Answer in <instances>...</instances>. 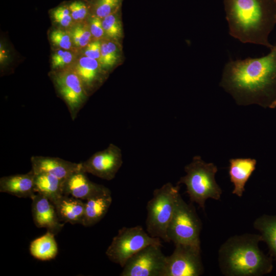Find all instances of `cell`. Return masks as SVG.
<instances>
[{"label": "cell", "instance_id": "cell-7", "mask_svg": "<svg viewBox=\"0 0 276 276\" xmlns=\"http://www.w3.org/2000/svg\"><path fill=\"white\" fill-rule=\"evenodd\" d=\"M150 245H162L161 239L151 237L140 225L124 226L113 238L105 254L111 262L123 267L131 257Z\"/></svg>", "mask_w": 276, "mask_h": 276}, {"label": "cell", "instance_id": "cell-10", "mask_svg": "<svg viewBox=\"0 0 276 276\" xmlns=\"http://www.w3.org/2000/svg\"><path fill=\"white\" fill-rule=\"evenodd\" d=\"M162 245L147 246L131 257L126 262L121 276H162L166 257Z\"/></svg>", "mask_w": 276, "mask_h": 276}, {"label": "cell", "instance_id": "cell-31", "mask_svg": "<svg viewBox=\"0 0 276 276\" xmlns=\"http://www.w3.org/2000/svg\"><path fill=\"white\" fill-rule=\"evenodd\" d=\"M102 19L94 15L91 20L90 30L92 35L96 38H101L104 33Z\"/></svg>", "mask_w": 276, "mask_h": 276}, {"label": "cell", "instance_id": "cell-22", "mask_svg": "<svg viewBox=\"0 0 276 276\" xmlns=\"http://www.w3.org/2000/svg\"><path fill=\"white\" fill-rule=\"evenodd\" d=\"M54 233L47 231L43 236L31 242L30 245V254L35 258L47 261L56 257L58 254V246Z\"/></svg>", "mask_w": 276, "mask_h": 276}, {"label": "cell", "instance_id": "cell-28", "mask_svg": "<svg viewBox=\"0 0 276 276\" xmlns=\"http://www.w3.org/2000/svg\"><path fill=\"white\" fill-rule=\"evenodd\" d=\"M52 15L55 21L63 27L68 26L72 21V17L68 6H60L54 9Z\"/></svg>", "mask_w": 276, "mask_h": 276}, {"label": "cell", "instance_id": "cell-29", "mask_svg": "<svg viewBox=\"0 0 276 276\" xmlns=\"http://www.w3.org/2000/svg\"><path fill=\"white\" fill-rule=\"evenodd\" d=\"M73 55L66 50H59L52 55V63L54 69H61L70 63Z\"/></svg>", "mask_w": 276, "mask_h": 276}, {"label": "cell", "instance_id": "cell-14", "mask_svg": "<svg viewBox=\"0 0 276 276\" xmlns=\"http://www.w3.org/2000/svg\"><path fill=\"white\" fill-rule=\"evenodd\" d=\"M30 160L31 169L35 173H47L63 181L81 169V163H73L56 157L34 155Z\"/></svg>", "mask_w": 276, "mask_h": 276}, {"label": "cell", "instance_id": "cell-9", "mask_svg": "<svg viewBox=\"0 0 276 276\" xmlns=\"http://www.w3.org/2000/svg\"><path fill=\"white\" fill-rule=\"evenodd\" d=\"M52 77L57 91L65 103L74 121L88 97L83 83L74 70L56 72Z\"/></svg>", "mask_w": 276, "mask_h": 276}, {"label": "cell", "instance_id": "cell-13", "mask_svg": "<svg viewBox=\"0 0 276 276\" xmlns=\"http://www.w3.org/2000/svg\"><path fill=\"white\" fill-rule=\"evenodd\" d=\"M32 214L35 225L38 228H45L57 234L64 223L61 222L58 216L54 204L48 198L35 193L31 198Z\"/></svg>", "mask_w": 276, "mask_h": 276}, {"label": "cell", "instance_id": "cell-5", "mask_svg": "<svg viewBox=\"0 0 276 276\" xmlns=\"http://www.w3.org/2000/svg\"><path fill=\"white\" fill-rule=\"evenodd\" d=\"M179 185L167 182L153 192L146 206V231L153 237L169 242L167 230L175 210L179 193Z\"/></svg>", "mask_w": 276, "mask_h": 276}, {"label": "cell", "instance_id": "cell-12", "mask_svg": "<svg viewBox=\"0 0 276 276\" xmlns=\"http://www.w3.org/2000/svg\"><path fill=\"white\" fill-rule=\"evenodd\" d=\"M86 174L81 169L70 175L63 182V195L86 201L100 195L111 194L108 188L91 181Z\"/></svg>", "mask_w": 276, "mask_h": 276}, {"label": "cell", "instance_id": "cell-17", "mask_svg": "<svg viewBox=\"0 0 276 276\" xmlns=\"http://www.w3.org/2000/svg\"><path fill=\"white\" fill-rule=\"evenodd\" d=\"M54 204L61 222L82 224L85 208L83 200L63 195Z\"/></svg>", "mask_w": 276, "mask_h": 276}, {"label": "cell", "instance_id": "cell-32", "mask_svg": "<svg viewBox=\"0 0 276 276\" xmlns=\"http://www.w3.org/2000/svg\"><path fill=\"white\" fill-rule=\"evenodd\" d=\"M101 43L98 41L89 43L85 51V55L89 58L99 60L101 56Z\"/></svg>", "mask_w": 276, "mask_h": 276}, {"label": "cell", "instance_id": "cell-19", "mask_svg": "<svg viewBox=\"0 0 276 276\" xmlns=\"http://www.w3.org/2000/svg\"><path fill=\"white\" fill-rule=\"evenodd\" d=\"M81 80L87 94L96 87L101 80L98 60L86 56L81 57L74 70Z\"/></svg>", "mask_w": 276, "mask_h": 276}, {"label": "cell", "instance_id": "cell-26", "mask_svg": "<svg viewBox=\"0 0 276 276\" xmlns=\"http://www.w3.org/2000/svg\"><path fill=\"white\" fill-rule=\"evenodd\" d=\"M91 35L90 29L87 27L79 25L73 30L72 38L76 45L84 47L89 43Z\"/></svg>", "mask_w": 276, "mask_h": 276}, {"label": "cell", "instance_id": "cell-18", "mask_svg": "<svg viewBox=\"0 0 276 276\" xmlns=\"http://www.w3.org/2000/svg\"><path fill=\"white\" fill-rule=\"evenodd\" d=\"M112 201L111 194L100 195L86 200L82 225L86 227L91 226L99 222L107 213Z\"/></svg>", "mask_w": 276, "mask_h": 276}, {"label": "cell", "instance_id": "cell-21", "mask_svg": "<svg viewBox=\"0 0 276 276\" xmlns=\"http://www.w3.org/2000/svg\"><path fill=\"white\" fill-rule=\"evenodd\" d=\"M253 226L259 232L262 241L268 246L270 256L276 262V215H263L254 221Z\"/></svg>", "mask_w": 276, "mask_h": 276}, {"label": "cell", "instance_id": "cell-24", "mask_svg": "<svg viewBox=\"0 0 276 276\" xmlns=\"http://www.w3.org/2000/svg\"><path fill=\"white\" fill-rule=\"evenodd\" d=\"M119 11L102 19L104 33L108 37L114 39L118 38L122 35V30Z\"/></svg>", "mask_w": 276, "mask_h": 276}, {"label": "cell", "instance_id": "cell-6", "mask_svg": "<svg viewBox=\"0 0 276 276\" xmlns=\"http://www.w3.org/2000/svg\"><path fill=\"white\" fill-rule=\"evenodd\" d=\"M202 222L195 207L179 195L167 230L169 242L200 246Z\"/></svg>", "mask_w": 276, "mask_h": 276}, {"label": "cell", "instance_id": "cell-8", "mask_svg": "<svg viewBox=\"0 0 276 276\" xmlns=\"http://www.w3.org/2000/svg\"><path fill=\"white\" fill-rule=\"evenodd\" d=\"M166 257L162 276H199L204 272L200 246L176 244Z\"/></svg>", "mask_w": 276, "mask_h": 276}, {"label": "cell", "instance_id": "cell-25", "mask_svg": "<svg viewBox=\"0 0 276 276\" xmlns=\"http://www.w3.org/2000/svg\"><path fill=\"white\" fill-rule=\"evenodd\" d=\"M118 58L117 47L112 41H104L101 43L100 62L105 68L111 67Z\"/></svg>", "mask_w": 276, "mask_h": 276}, {"label": "cell", "instance_id": "cell-3", "mask_svg": "<svg viewBox=\"0 0 276 276\" xmlns=\"http://www.w3.org/2000/svg\"><path fill=\"white\" fill-rule=\"evenodd\" d=\"M261 235L245 233L228 238L218 250V264L226 276H261L273 269V259L259 247Z\"/></svg>", "mask_w": 276, "mask_h": 276}, {"label": "cell", "instance_id": "cell-20", "mask_svg": "<svg viewBox=\"0 0 276 276\" xmlns=\"http://www.w3.org/2000/svg\"><path fill=\"white\" fill-rule=\"evenodd\" d=\"M34 190L54 203L63 195V180L45 173H35Z\"/></svg>", "mask_w": 276, "mask_h": 276}, {"label": "cell", "instance_id": "cell-15", "mask_svg": "<svg viewBox=\"0 0 276 276\" xmlns=\"http://www.w3.org/2000/svg\"><path fill=\"white\" fill-rule=\"evenodd\" d=\"M35 174L31 169L26 174L3 176L0 178V192L19 198H31L34 190Z\"/></svg>", "mask_w": 276, "mask_h": 276}, {"label": "cell", "instance_id": "cell-4", "mask_svg": "<svg viewBox=\"0 0 276 276\" xmlns=\"http://www.w3.org/2000/svg\"><path fill=\"white\" fill-rule=\"evenodd\" d=\"M186 175L180 178L177 185L183 184L190 200L204 210L208 199L218 200L222 191L217 183L215 174L217 167L212 163H206L199 155L193 157L191 162L185 167Z\"/></svg>", "mask_w": 276, "mask_h": 276}, {"label": "cell", "instance_id": "cell-27", "mask_svg": "<svg viewBox=\"0 0 276 276\" xmlns=\"http://www.w3.org/2000/svg\"><path fill=\"white\" fill-rule=\"evenodd\" d=\"M72 17L75 20H82L87 15L88 5L81 0H75L68 5Z\"/></svg>", "mask_w": 276, "mask_h": 276}, {"label": "cell", "instance_id": "cell-23", "mask_svg": "<svg viewBox=\"0 0 276 276\" xmlns=\"http://www.w3.org/2000/svg\"><path fill=\"white\" fill-rule=\"evenodd\" d=\"M122 0H93L90 5L94 15L103 19L119 11Z\"/></svg>", "mask_w": 276, "mask_h": 276}, {"label": "cell", "instance_id": "cell-11", "mask_svg": "<svg viewBox=\"0 0 276 276\" xmlns=\"http://www.w3.org/2000/svg\"><path fill=\"white\" fill-rule=\"evenodd\" d=\"M123 164L122 151L113 144L93 154L81 163V169L86 173L107 180L113 179Z\"/></svg>", "mask_w": 276, "mask_h": 276}, {"label": "cell", "instance_id": "cell-1", "mask_svg": "<svg viewBox=\"0 0 276 276\" xmlns=\"http://www.w3.org/2000/svg\"><path fill=\"white\" fill-rule=\"evenodd\" d=\"M220 86L239 105L276 107V43L267 55L229 60L224 65Z\"/></svg>", "mask_w": 276, "mask_h": 276}, {"label": "cell", "instance_id": "cell-16", "mask_svg": "<svg viewBox=\"0 0 276 276\" xmlns=\"http://www.w3.org/2000/svg\"><path fill=\"white\" fill-rule=\"evenodd\" d=\"M228 174L234 185L232 193L241 197L245 191V186L256 169L257 160L251 158H236L229 160Z\"/></svg>", "mask_w": 276, "mask_h": 276}, {"label": "cell", "instance_id": "cell-2", "mask_svg": "<svg viewBox=\"0 0 276 276\" xmlns=\"http://www.w3.org/2000/svg\"><path fill=\"white\" fill-rule=\"evenodd\" d=\"M231 36L242 43L273 45L268 37L276 25V0H224Z\"/></svg>", "mask_w": 276, "mask_h": 276}, {"label": "cell", "instance_id": "cell-30", "mask_svg": "<svg viewBox=\"0 0 276 276\" xmlns=\"http://www.w3.org/2000/svg\"><path fill=\"white\" fill-rule=\"evenodd\" d=\"M50 38L53 43L64 50L71 48L72 42L70 36L62 30H54L50 34Z\"/></svg>", "mask_w": 276, "mask_h": 276}]
</instances>
